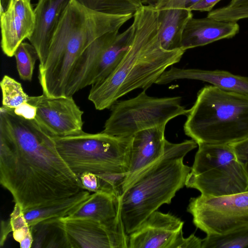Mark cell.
I'll list each match as a JSON object with an SVG mask.
<instances>
[{
	"mask_svg": "<svg viewBox=\"0 0 248 248\" xmlns=\"http://www.w3.org/2000/svg\"><path fill=\"white\" fill-rule=\"evenodd\" d=\"M0 183L23 212L54 204L84 190L35 120L0 108Z\"/></svg>",
	"mask_w": 248,
	"mask_h": 248,
	"instance_id": "obj_1",
	"label": "cell"
},
{
	"mask_svg": "<svg viewBox=\"0 0 248 248\" xmlns=\"http://www.w3.org/2000/svg\"><path fill=\"white\" fill-rule=\"evenodd\" d=\"M134 37L116 68L106 78L92 85L88 99L99 110L137 89L146 90L169 66L180 62L185 50L164 49L159 38L158 11L143 5L134 13Z\"/></svg>",
	"mask_w": 248,
	"mask_h": 248,
	"instance_id": "obj_2",
	"label": "cell"
},
{
	"mask_svg": "<svg viewBox=\"0 0 248 248\" xmlns=\"http://www.w3.org/2000/svg\"><path fill=\"white\" fill-rule=\"evenodd\" d=\"M133 16L99 12L71 0L54 31L46 60L39 66L43 91L53 96L65 95L72 69L83 51L98 37L119 31Z\"/></svg>",
	"mask_w": 248,
	"mask_h": 248,
	"instance_id": "obj_3",
	"label": "cell"
},
{
	"mask_svg": "<svg viewBox=\"0 0 248 248\" xmlns=\"http://www.w3.org/2000/svg\"><path fill=\"white\" fill-rule=\"evenodd\" d=\"M198 144L192 139L178 143L166 140L163 155L140 173L118 197L119 215L128 235L152 213L169 204L186 186L190 167L185 156Z\"/></svg>",
	"mask_w": 248,
	"mask_h": 248,
	"instance_id": "obj_4",
	"label": "cell"
},
{
	"mask_svg": "<svg viewBox=\"0 0 248 248\" xmlns=\"http://www.w3.org/2000/svg\"><path fill=\"white\" fill-rule=\"evenodd\" d=\"M186 116L184 132L198 145L231 144L248 138V94L206 85Z\"/></svg>",
	"mask_w": 248,
	"mask_h": 248,
	"instance_id": "obj_5",
	"label": "cell"
},
{
	"mask_svg": "<svg viewBox=\"0 0 248 248\" xmlns=\"http://www.w3.org/2000/svg\"><path fill=\"white\" fill-rule=\"evenodd\" d=\"M53 138L59 154L78 177L85 172L126 175L128 172L132 137L82 131Z\"/></svg>",
	"mask_w": 248,
	"mask_h": 248,
	"instance_id": "obj_6",
	"label": "cell"
},
{
	"mask_svg": "<svg viewBox=\"0 0 248 248\" xmlns=\"http://www.w3.org/2000/svg\"><path fill=\"white\" fill-rule=\"evenodd\" d=\"M186 186L205 196L248 191V177L231 144H198Z\"/></svg>",
	"mask_w": 248,
	"mask_h": 248,
	"instance_id": "obj_7",
	"label": "cell"
},
{
	"mask_svg": "<svg viewBox=\"0 0 248 248\" xmlns=\"http://www.w3.org/2000/svg\"><path fill=\"white\" fill-rule=\"evenodd\" d=\"M143 90L135 97L117 101L111 107L102 132L130 138L140 131L166 125L172 119L187 115L189 109L181 105L180 96L155 97Z\"/></svg>",
	"mask_w": 248,
	"mask_h": 248,
	"instance_id": "obj_8",
	"label": "cell"
},
{
	"mask_svg": "<svg viewBox=\"0 0 248 248\" xmlns=\"http://www.w3.org/2000/svg\"><path fill=\"white\" fill-rule=\"evenodd\" d=\"M193 222L207 234L221 235L248 225V191L217 197L191 198L187 207Z\"/></svg>",
	"mask_w": 248,
	"mask_h": 248,
	"instance_id": "obj_9",
	"label": "cell"
},
{
	"mask_svg": "<svg viewBox=\"0 0 248 248\" xmlns=\"http://www.w3.org/2000/svg\"><path fill=\"white\" fill-rule=\"evenodd\" d=\"M54 223L66 248H128V235L123 225L110 226L88 217L63 218Z\"/></svg>",
	"mask_w": 248,
	"mask_h": 248,
	"instance_id": "obj_10",
	"label": "cell"
},
{
	"mask_svg": "<svg viewBox=\"0 0 248 248\" xmlns=\"http://www.w3.org/2000/svg\"><path fill=\"white\" fill-rule=\"evenodd\" d=\"M28 102L36 108L35 121L50 136H65L83 131V111L72 96L50 97L43 93L30 96Z\"/></svg>",
	"mask_w": 248,
	"mask_h": 248,
	"instance_id": "obj_11",
	"label": "cell"
},
{
	"mask_svg": "<svg viewBox=\"0 0 248 248\" xmlns=\"http://www.w3.org/2000/svg\"><path fill=\"white\" fill-rule=\"evenodd\" d=\"M184 224L172 214L155 211L128 235V248H171Z\"/></svg>",
	"mask_w": 248,
	"mask_h": 248,
	"instance_id": "obj_12",
	"label": "cell"
},
{
	"mask_svg": "<svg viewBox=\"0 0 248 248\" xmlns=\"http://www.w3.org/2000/svg\"><path fill=\"white\" fill-rule=\"evenodd\" d=\"M166 125L144 129L132 136L128 171L122 184L121 194L140 173L163 155Z\"/></svg>",
	"mask_w": 248,
	"mask_h": 248,
	"instance_id": "obj_13",
	"label": "cell"
},
{
	"mask_svg": "<svg viewBox=\"0 0 248 248\" xmlns=\"http://www.w3.org/2000/svg\"><path fill=\"white\" fill-rule=\"evenodd\" d=\"M71 0H38L35 9V24L28 39L35 48L40 62L45 63L54 31Z\"/></svg>",
	"mask_w": 248,
	"mask_h": 248,
	"instance_id": "obj_14",
	"label": "cell"
},
{
	"mask_svg": "<svg viewBox=\"0 0 248 248\" xmlns=\"http://www.w3.org/2000/svg\"><path fill=\"white\" fill-rule=\"evenodd\" d=\"M182 79L201 80L224 90L248 94V77L234 75L222 70L171 67L165 71L155 83L166 84L173 80Z\"/></svg>",
	"mask_w": 248,
	"mask_h": 248,
	"instance_id": "obj_15",
	"label": "cell"
},
{
	"mask_svg": "<svg viewBox=\"0 0 248 248\" xmlns=\"http://www.w3.org/2000/svg\"><path fill=\"white\" fill-rule=\"evenodd\" d=\"M239 30L237 22L221 21L207 16L201 18L192 17L184 31L181 48L186 51L231 38L239 32Z\"/></svg>",
	"mask_w": 248,
	"mask_h": 248,
	"instance_id": "obj_16",
	"label": "cell"
},
{
	"mask_svg": "<svg viewBox=\"0 0 248 248\" xmlns=\"http://www.w3.org/2000/svg\"><path fill=\"white\" fill-rule=\"evenodd\" d=\"M133 37L134 28L131 24L123 32H119L103 49L90 74L88 86L101 81L116 68L131 45Z\"/></svg>",
	"mask_w": 248,
	"mask_h": 248,
	"instance_id": "obj_17",
	"label": "cell"
},
{
	"mask_svg": "<svg viewBox=\"0 0 248 248\" xmlns=\"http://www.w3.org/2000/svg\"><path fill=\"white\" fill-rule=\"evenodd\" d=\"M79 217L90 218L110 226L123 225L119 215L118 197L104 192H94L78 210L64 218Z\"/></svg>",
	"mask_w": 248,
	"mask_h": 248,
	"instance_id": "obj_18",
	"label": "cell"
},
{
	"mask_svg": "<svg viewBox=\"0 0 248 248\" xmlns=\"http://www.w3.org/2000/svg\"><path fill=\"white\" fill-rule=\"evenodd\" d=\"M91 195L90 191L84 189L58 203L25 211L24 217L31 230L38 226L52 224L78 210Z\"/></svg>",
	"mask_w": 248,
	"mask_h": 248,
	"instance_id": "obj_19",
	"label": "cell"
},
{
	"mask_svg": "<svg viewBox=\"0 0 248 248\" xmlns=\"http://www.w3.org/2000/svg\"><path fill=\"white\" fill-rule=\"evenodd\" d=\"M193 17L189 9H168L158 11L159 38L167 50L181 48L183 35L188 21Z\"/></svg>",
	"mask_w": 248,
	"mask_h": 248,
	"instance_id": "obj_20",
	"label": "cell"
},
{
	"mask_svg": "<svg viewBox=\"0 0 248 248\" xmlns=\"http://www.w3.org/2000/svg\"><path fill=\"white\" fill-rule=\"evenodd\" d=\"M1 46L7 56H14L15 52L24 40L28 39L34 27L19 15L10 2L6 10L0 14Z\"/></svg>",
	"mask_w": 248,
	"mask_h": 248,
	"instance_id": "obj_21",
	"label": "cell"
},
{
	"mask_svg": "<svg viewBox=\"0 0 248 248\" xmlns=\"http://www.w3.org/2000/svg\"><path fill=\"white\" fill-rule=\"evenodd\" d=\"M202 248H248V225L224 234H207Z\"/></svg>",
	"mask_w": 248,
	"mask_h": 248,
	"instance_id": "obj_22",
	"label": "cell"
},
{
	"mask_svg": "<svg viewBox=\"0 0 248 248\" xmlns=\"http://www.w3.org/2000/svg\"><path fill=\"white\" fill-rule=\"evenodd\" d=\"M87 7L101 13L124 15L134 14L143 5L130 0H78Z\"/></svg>",
	"mask_w": 248,
	"mask_h": 248,
	"instance_id": "obj_23",
	"label": "cell"
},
{
	"mask_svg": "<svg viewBox=\"0 0 248 248\" xmlns=\"http://www.w3.org/2000/svg\"><path fill=\"white\" fill-rule=\"evenodd\" d=\"M14 56L20 78L31 81L36 62L39 60L35 48L31 43L23 42L16 49Z\"/></svg>",
	"mask_w": 248,
	"mask_h": 248,
	"instance_id": "obj_24",
	"label": "cell"
},
{
	"mask_svg": "<svg viewBox=\"0 0 248 248\" xmlns=\"http://www.w3.org/2000/svg\"><path fill=\"white\" fill-rule=\"evenodd\" d=\"M0 85L2 106L14 109L28 102L30 96L24 91L21 84L13 78L4 76Z\"/></svg>",
	"mask_w": 248,
	"mask_h": 248,
	"instance_id": "obj_25",
	"label": "cell"
},
{
	"mask_svg": "<svg viewBox=\"0 0 248 248\" xmlns=\"http://www.w3.org/2000/svg\"><path fill=\"white\" fill-rule=\"evenodd\" d=\"M10 221L14 238L21 248H30L33 243L32 230L29 225L20 206L15 203L10 215Z\"/></svg>",
	"mask_w": 248,
	"mask_h": 248,
	"instance_id": "obj_26",
	"label": "cell"
},
{
	"mask_svg": "<svg viewBox=\"0 0 248 248\" xmlns=\"http://www.w3.org/2000/svg\"><path fill=\"white\" fill-rule=\"evenodd\" d=\"M200 0H154L153 5L157 11L168 9H189Z\"/></svg>",
	"mask_w": 248,
	"mask_h": 248,
	"instance_id": "obj_27",
	"label": "cell"
},
{
	"mask_svg": "<svg viewBox=\"0 0 248 248\" xmlns=\"http://www.w3.org/2000/svg\"><path fill=\"white\" fill-rule=\"evenodd\" d=\"M202 239L194 233L184 238L182 231L176 237L171 248H202Z\"/></svg>",
	"mask_w": 248,
	"mask_h": 248,
	"instance_id": "obj_28",
	"label": "cell"
},
{
	"mask_svg": "<svg viewBox=\"0 0 248 248\" xmlns=\"http://www.w3.org/2000/svg\"><path fill=\"white\" fill-rule=\"evenodd\" d=\"M231 145L248 177V138Z\"/></svg>",
	"mask_w": 248,
	"mask_h": 248,
	"instance_id": "obj_29",
	"label": "cell"
},
{
	"mask_svg": "<svg viewBox=\"0 0 248 248\" xmlns=\"http://www.w3.org/2000/svg\"><path fill=\"white\" fill-rule=\"evenodd\" d=\"M84 188L90 192H101L98 177L91 172H85L78 176Z\"/></svg>",
	"mask_w": 248,
	"mask_h": 248,
	"instance_id": "obj_30",
	"label": "cell"
},
{
	"mask_svg": "<svg viewBox=\"0 0 248 248\" xmlns=\"http://www.w3.org/2000/svg\"><path fill=\"white\" fill-rule=\"evenodd\" d=\"M13 109L16 115L28 120H34L36 114V107L28 102Z\"/></svg>",
	"mask_w": 248,
	"mask_h": 248,
	"instance_id": "obj_31",
	"label": "cell"
},
{
	"mask_svg": "<svg viewBox=\"0 0 248 248\" xmlns=\"http://www.w3.org/2000/svg\"><path fill=\"white\" fill-rule=\"evenodd\" d=\"M221 0H200L192 6L189 9L201 12H210L213 8Z\"/></svg>",
	"mask_w": 248,
	"mask_h": 248,
	"instance_id": "obj_32",
	"label": "cell"
},
{
	"mask_svg": "<svg viewBox=\"0 0 248 248\" xmlns=\"http://www.w3.org/2000/svg\"><path fill=\"white\" fill-rule=\"evenodd\" d=\"M12 232V228L10 219L8 221H1L0 227V245L2 247L10 232Z\"/></svg>",
	"mask_w": 248,
	"mask_h": 248,
	"instance_id": "obj_33",
	"label": "cell"
},
{
	"mask_svg": "<svg viewBox=\"0 0 248 248\" xmlns=\"http://www.w3.org/2000/svg\"><path fill=\"white\" fill-rule=\"evenodd\" d=\"M10 1V0H0V14L6 10L9 5Z\"/></svg>",
	"mask_w": 248,
	"mask_h": 248,
	"instance_id": "obj_34",
	"label": "cell"
},
{
	"mask_svg": "<svg viewBox=\"0 0 248 248\" xmlns=\"http://www.w3.org/2000/svg\"><path fill=\"white\" fill-rule=\"evenodd\" d=\"M248 2V0H231L229 3L227 4L229 6H235L243 4Z\"/></svg>",
	"mask_w": 248,
	"mask_h": 248,
	"instance_id": "obj_35",
	"label": "cell"
},
{
	"mask_svg": "<svg viewBox=\"0 0 248 248\" xmlns=\"http://www.w3.org/2000/svg\"><path fill=\"white\" fill-rule=\"evenodd\" d=\"M140 5H143V3L146 2L148 0H130Z\"/></svg>",
	"mask_w": 248,
	"mask_h": 248,
	"instance_id": "obj_36",
	"label": "cell"
}]
</instances>
